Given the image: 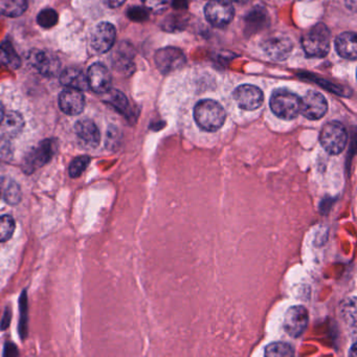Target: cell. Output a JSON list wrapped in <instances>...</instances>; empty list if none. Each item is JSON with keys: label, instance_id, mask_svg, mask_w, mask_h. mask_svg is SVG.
<instances>
[{"label": "cell", "instance_id": "obj_1", "mask_svg": "<svg viewBox=\"0 0 357 357\" xmlns=\"http://www.w3.org/2000/svg\"><path fill=\"white\" fill-rule=\"evenodd\" d=\"M224 107L213 100H202L194 109V119L204 131L214 132L219 130L226 122Z\"/></svg>", "mask_w": 357, "mask_h": 357}, {"label": "cell", "instance_id": "obj_2", "mask_svg": "<svg viewBox=\"0 0 357 357\" xmlns=\"http://www.w3.org/2000/svg\"><path fill=\"white\" fill-rule=\"evenodd\" d=\"M331 43V34L326 24L313 26L302 37V47L305 53L310 58H324L328 55Z\"/></svg>", "mask_w": 357, "mask_h": 357}, {"label": "cell", "instance_id": "obj_3", "mask_svg": "<svg viewBox=\"0 0 357 357\" xmlns=\"http://www.w3.org/2000/svg\"><path fill=\"white\" fill-rule=\"evenodd\" d=\"M269 104L276 117L290 121L300 113L301 98L286 88H279L272 94Z\"/></svg>", "mask_w": 357, "mask_h": 357}, {"label": "cell", "instance_id": "obj_4", "mask_svg": "<svg viewBox=\"0 0 357 357\" xmlns=\"http://www.w3.org/2000/svg\"><path fill=\"white\" fill-rule=\"evenodd\" d=\"M319 142L328 153L338 156L348 144V132L340 122H329L322 129Z\"/></svg>", "mask_w": 357, "mask_h": 357}, {"label": "cell", "instance_id": "obj_5", "mask_svg": "<svg viewBox=\"0 0 357 357\" xmlns=\"http://www.w3.org/2000/svg\"><path fill=\"white\" fill-rule=\"evenodd\" d=\"M206 20L215 28H226L232 22L235 10L229 0H210L204 8Z\"/></svg>", "mask_w": 357, "mask_h": 357}, {"label": "cell", "instance_id": "obj_6", "mask_svg": "<svg viewBox=\"0 0 357 357\" xmlns=\"http://www.w3.org/2000/svg\"><path fill=\"white\" fill-rule=\"evenodd\" d=\"M57 151V142L53 140H45L34 148L24 160V167L26 172H33L36 169L44 166L53 158Z\"/></svg>", "mask_w": 357, "mask_h": 357}, {"label": "cell", "instance_id": "obj_7", "mask_svg": "<svg viewBox=\"0 0 357 357\" xmlns=\"http://www.w3.org/2000/svg\"><path fill=\"white\" fill-rule=\"evenodd\" d=\"M328 103L325 97L315 90H309L301 98L300 113L306 119H321L327 113Z\"/></svg>", "mask_w": 357, "mask_h": 357}, {"label": "cell", "instance_id": "obj_8", "mask_svg": "<svg viewBox=\"0 0 357 357\" xmlns=\"http://www.w3.org/2000/svg\"><path fill=\"white\" fill-rule=\"evenodd\" d=\"M117 38V31L109 22H101L92 31L90 45L94 53H106L113 49Z\"/></svg>", "mask_w": 357, "mask_h": 357}, {"label": "cell", "instance_id": "obj_9", "mask_svg": "<svg viewBox=\"0 0 357 357\" xmlns=\"http://www.w3.org/2000/svg\"><path fill=\"white\" fill-rule=\"evenodd\" d=\"M28 59L31 66L45 77L57 75L59 72V59L49 51L34 49L28 53Z\"/></svg>", "mask_w": 357, "mask_h": 357}, {"label": "cell", "instance_id": "obj_10", "mask_svg": "<svg viewBox=\"0 0 357 357\" xmlns=\"http://www.w3.org/2000/svg\"><path fill=\"white\" fill-rule=\"evenodd\" d=\"M156 64L163 74H170L185 64V56L176 47H165L156 53Z\"/></svg>", "mask_w": 357, "mask_h": 357}, {"label": "cell", "instance_id": "obj_11", "mask_svg": "<svg viewBox=\"0 0 357 357\" xmlns=\"http://www.w3.org/2000/svg\"><path fill=\"white\" fill-rule=\"evenodd\" d=\"M308 311L303 306H294L285 315L284 329L288 335L299 338L304 333L308 326Z\"/></svg>", "mask_w": 357, "mask_h": 357}, {"label": "cell", "instance_id": "obj_12", "mask_svg": "<svg viewBox=\"0 0 357 357\" xmlns=\"http://www.w3.org/2000/svg\"><path fill=\"white\" fill-rule=\"evenodd\" d=\"M234 99L243 110H256L263 104L264 96L262 90L255 85L239 86L235 90Z\"/></svg>", "mask_w": 357, "mask_h": 357}, {"label": "cell", "instance_id": "obj_13", "mask_svg": "<svg viewBox=\"0 0 357 357\" xmlns=\"http://www.w3.org/2000/svg\"><path fill=\"white\" fill-rule=\"evenodd\" d=\"M88 88L97 94H105L108 92L113 83V78L108 68L102 63H94L88 69Z\"/></svg>", "mask_w": 357, "mask_h": 357}, {"label": "cell", "instance_id": "obj_14", "mask_svg": "<svg viewBox=\"0 0 357 357\" xmlns=\"http://www.w3.org/2000/svg\"><path fill=\"white\" fill-rule=\"evenodd\" d=\"M292 40L288 37L276 36L266 40L263 43V51L269 59L274 61H284L292 53Z\"/></svg>", "mask_w": 357, "mask_h": 357}, {"label": "cell", "instance_id": "obj_15", "mask_svg": "<svg viewBox=\"0 0 357 357\" xmlns=\"http://www.w3.org/2000/svg\"><path fill=\"white\" fill-rule=\"evenodd\" d=\"M59 107L66 115H80L85 107V98L81 90L67 88L60 94Z\"/></svg>", "mask_w": 357, "mask_h": 357}, {"label": "cell", "instance_id": "obj_16", "mask_svg": "<svg viewBox=\"0 0 357 357\" xmlns=\"http://www.w3.org/2000/svg\"><path fill=\"white\" fill-rule=\"evenodd\" d=\"M75 131L78 140L85 147L96 148L100 144V130L92 119H84L78 121L75 126Z\"/></svg>", "mask_w": 357, "mask_h": 357}, {"label": "cell", "instance_id": "obj_17", "mask_svg": "<svg viewBox=\"0 0 357 357\" xmlns=\"http://www.w3.org/2000/svg\"><path fill=\"white\" fill-rule=\"evenodd\" d=\"M335 49L338 55L344 59L356 60V34L352 32H346L338 35L335 40Z\"/></svg>", "mask_w": 357, "mask_h": 357}, {"label": "cell", "instance_id": "obj_18", "mask_svg": "<svg viewBox=\"0 0 357 357\" xmlns=\"http://www.w3.org/2000/svg\"><path fill=\"white\" fill-rule=\"evenodd\" d=\"M60 82L65 88L81 90V92L90 88L88 77L78 68H66L60 76Z\"/></svg>", "mask_w": 357, "mask_h": 357}, {"label": "cell", "instance_id": "obj_19", "mask_svg": "<svg viewBox=\"0 0 357 357\" xmlns=\"http://www.w3.org/2000/svg\"><path fill=\"white\" fill-rule=\"evenodd\" d=\"M22 193L20 185L9 177L0 178V198L7 204L16 206L22 201Z\"/></svg>", "mask_w": 357, "mask_h": 357}, {"label": "cell", "instance_id": "obj_20", "mask_svg": "<svg viewBox=\"0 0 357 357\" xmlns=\"http://www.w3.org/2000/svg\"><path fill=\"white\" fill-rule=\"evenodd\" d=\"M1 127H3V134L7 138H14L17 136L22 131L24 127V117L20 113L16 111H10L3 117L1 122Z\"/></svg>", "mask_w": 357, "mask_h": 357}, {"label": "cell", "instance_id": "obj_21", "mask_svg": "<svg viewBox=\"0 0 357 357\" xmlns=\"http://www.w3.org/2000/svg\"><path fill=\"white\" fill-rule=\"evenodd\" d=\"M126 44H122L113 56V65L124 74L131 73L133 69V51Z\"/></svg>", "mask_w": 357, "mask_h": 357}, {"label": "cell", "instance_id": "obj_22", "mask_svg": "<svg viewBox=\"0 0 357 357\" xmlns=\"http://www.w3.org/2000/svg\"><path fill=\"white\" fill-rule=\"evenodd\" d=\"M28 6V0H0V14L7 17H19L26 11Z\"/></svg>", "mask_w": 357, "mask_h": 357}, {"label": "cell", "instance_id": "obj_23", "mask_svg": "<svg viewBox=\"0 0 357 357\" xmlns=\"http://www.w3.org/2000/svg\"><path fill=\"white\" fill-rule=\"evenodd\" d=\"M0 61L12 68H18L22 65V60L16 53L11 42H3L0 45Z\"/></svg>", "mask_w": 357, "mask_h": 357}, {"label": "cell", "instance_id": "obj_24", "mask_svg": "<svg viewBox=\"0 0 357 357\" xmlns=\"http://www.w3.org/2000/svg\"><path fill=\"white\" fill-rule=\"evenodd\" d=\"M105 102L108 103L124 115L127 113L128 108H129L127 98H126L125 94H122L119 90H109L108 92H105Z\"/></svg>", "mask_w": 357, "mask_h": 357}, {"label": "cell", "instance_id": "obj_25", "mask_svg": "<svg viewBox=\"0 0 357 357\" xmlns=\"http://www.w3.org/2000/svg\"><path fill=\"white\" fill-rule=\"evenodd\" d=\"M266 20H267L266 11L264 9H260V8H255L245 18L247 28L253 30L254 32L264 28Z\"/></svg>", "mask_w": 357, "mask_h": 357}, {"label": "cell", "instance_id": "obj_26", "mask_svg": "<svg viewBox=\"0 0 357 357\" xmlns=\"http://www.w3.org/2000/svg\"><path fill=\"white\" fill-rule=\"evenodd\" d=\"M294 355V348L286 342H272L265 348V356L267 357H290Z\"/></svg>", "mask_w": 357, "mask_h": 357}, {"label": "cell", "instance_id": "obj_27", "mask_svg": "<svg viewBox=\"0 0 357 357\" xmlns=\"http://www.w3.org/2000/svg\"><path fill=\"white\" fill-rule=\"evenodd\" d=\"M15 220L12 216H0V242L10 240L15 232Z\"/></svg>", "mask_w": 357, "mask_h": 357}, {"label": "cell", "instance_id": "obj_28", "mask_svg": "<svg viewBox=\"0 0 357 357\" xmlns=\"http://www.w3.org/2000/svg\"><path fill=\"white\" fill-rule=\"evenodd\" d=\"M58 13L53 9L42 10L37 16V22L43 28H51L58 24Z\"/></svg>", "mask_w": 357, "mask_h": 357}, {"label": "cell", "instance_id": "obj_29", "mask_svg": "<svg viewBox=\"0 0 357 357\" xmlns=\"http://www.w3.org/2000/svg\"><path fill=\"white\" fill-rule=\"evenodd\" d=\"M90 164V156H82L75 158L69 166V175L73 178L81 176L82 173L88 169V165Z\"/></svg>", "mask_w": 357, "mask_h": 357}, {"label": "cell", "instance_id": "obj_30", "mask_svg": "<svg viewBox=\"0 0 357 357\" xmlns=\"http://www.w3.org/2000/svg\"><path fill=\"white\" fill-rule=\"evenodd\" d=\"M187 24V20L183 16L171 15L167 18L166 22L164 24V30L168 32H177V31L183 30Z\"/></svg>", "mask_w": 357, "mask_h": 357}, {"label": "cell", "instance_id": "obj_31", "mask_svg": "<svg viewBox=\"0 0 357 357\" xmlns=\"http://www.w3.org/2000/svg\"><path fill=\"white\" fill-rule=\"evenodd\" d=\"M12 156H13V147L10 138L7 136L0 138V162H9Z\"/></svg>", "mask_w": 357, "mask_h": 357}, {"label": "cell", "instance_id": "obj_32", "mask_svg": "<svg viewBox=\"0 0 357 357\" xmlns=\"http://www.w3.org/2000/svg\"><path fill=\"white\" fill-rule=\"evenodd\" d=\"M148 10L146 8L134 7L128 11V17L136 22H145L148 19Z\"/></svg>", "mask_w": 357, "mask_h": 357}, {"label": "cell", "instance_id": "obj_33", "mask_svg": "<svg viewBox=\"0 0 357 357\" xmlns=\"http://www.w3.org/2000/svg\"><path fill=\"white\" fill-rule=\"evenodd\" d=\"M170 3V0H142V3L145 6L146 9L150 11L160 12Z\"/></svg>", "mask_w": 357, "mask_h": 357}, {"label": "cell", "instance_id": "obj_34", "mask_svg": "<svg viewBox=\"0 0 357 357\" xmlns=\"http://www.w3.org/2000/svg\"><path fill=\"white\" fill-rule=\"evenodd\" d=\"M102 1L107 7L113 8V9L121 7L125 3V0H102Z\"/></svg>", "mask_w": 357, "mask_h": 357}, {"label": "cell", "instance_id": "obj_35", "mask_svg": "<svg viewBox=\"0 0 357 357\" xmlns=\"http://www.w3.org/2000/svg\"><path fill=\"white\" fill-rule=\"evenodd\" d=\"M188 5V0H172L173 8L176 10H185Z\"/></svg>", "mask_w": 357, "mask_h": 357}, {"label": "cell", "instance_id": "obj_36", "mask_svg": "<svg viewBox=\"0 0 357 357\" xmlns=\"http://www.w3.org/2000/svg\"><path fill=\"white\" fill-rule=\"evenodd\" d=\"M3 117H5V108H3V105L0 102V124L3 122Z\"/></svg>", "mask_w": 357, "mask_h": 357}, {"label": "cell", "instance_id": "obj_37", "mask_svg": "<svg viewBox=\"0 0 357 357\" xmlns=\"http://www.w3.org/2000/svg\"><path fill=\"white\" fill-rule=\"evenodd\" d=\"M234 3H239V5H247L251 0H233Z\"/></svg>", "mask_w": 357, "mask_h": 357}]
</instances>
